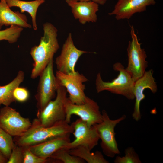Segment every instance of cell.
<instances>
[{
  "instance_id": "7402d4cb",
  "label": "cell",
  "mask_w": 163,
  "mask_h": 163,
  "mask_svg": "<svg viewBox=\"0 0 163 163\" xmlns=\"http://www.w3.org/2000/svg\"><path fill=\"white\" fill-rule=\"evenodd\" d=\"M15 144L12 136L0 127V151L8 159Z\"/></svg>"
},
{
  "instance_id": "603a6c76",
  "label": "cell",
  "mask_w": 163,
  "mask_h": 163,
  "mask_svg": "<svg viewBox=\"0 0 163 163\" xmlns=\"http://www.w3.org/2000/svg\"><path fill=\"white\" fill-rule=\"evenodd\" d=\"M23 27L15 25H11L9 28L0 30V41L7 40L10 43L16 42L19 37Z\"/></svg>"
},
{
  "instance_id": "52a82bcc",
  "label": "cell",
  "mask_w": 163,
  "mask_h": 163,
  "mask_svg": "<svg viewBox=\"0 0 163 163\" xmlns=\"http://www.w3.org/2000/svg\"><path fill=\"white\" fill-rule=\"evenodd\" d=\"M53 60H52L39 76L35 97L37 110L43 109L56 96L59 83L54 75Z\"/></svg>"
},
{
  "instance_id": "4316f807",
  "label": "cell",
  "mask_w": 163,
  "mask_h": 163,
  "mask_svg": "<svg viewBox=\"0 0 163 163\" xmlns=\"http://www.w3.org/2000/svg\"><path fill=\"white\" fill-rule=\"evenodd\" d=\"M13 96L15 101L23 103L26 102L28 99L30 93L26 88L19 86L14 89Z\"/></svg>"
},
{
  "instance_id": "ac0fdd59",
  "label": "cell",
  "mask_w": 163,
  "mask_h": 163,
  "mask_svg": "<svg viewBox=\"0 0 163 163\" xmlns=\"http://www.w3.org/2000/svg\"><path fill=\"white\" fill-rule=\"evenodd\" d=\"M9 8L13 7H18L20 12H28L32 18L33 28L34 30L37 29L36 22L37 11L39 6L45 2V0H35L26 1L20 0H5Z\"/></svg>"
},
{
  "instance_id": "e0dca14e",
  "label": "cell",
  "mask_w": 163,
  "mask_h": 163,
  "mask_svg": "<svg viewBox=\"0 0 163 163\" xmlns=\"http://www.w3.org/2000/svg\"><path fill=\"white\" fill-rule=\"evenodd\" d=\"M25 15L18 11H13L7 5L5 0L0 1V30L2 26L15 25L23 28H31Z\"/></svg>"
},
{
  "instance_id": "83f0119b",
  "label": "cell",
  "mask_w": 163,
  "mask_h": 163,
  "mask_svg": "<svg viewBox=\"0 0 163 163\" xmlns=\"http://www.w3.org/2000/svg\"><path fill=\"white\" fill-rule=\"evenodd\" d=\"M80 1H91L97 4L100 5L104 4L107 0H78Z\"/></svg>"
},
{
  "instance_id": "277c9868",
  "label": "cell",
  "mask_w": 163,
  "mask_h": 163,
  "mask_svg": "<svg viewBox=\"0 0 163 163\" xmlns=\"http://www.w3.org/2000/svg\"><path fill=\"white\" fill-rule=\"evenodd\" d=\"M102 114V121L93 126L101 139L100 145L103 153L109 157L113 158L120 153L115 139V128L118 124L126 119V116L123 115L113 120L110 118L105 110H103Z\"/></svg>"
},
{
  "instance_id": "6da1fadb",
  "label": "cell",
  "mask_w": 163,
  "mask_h": 163,
  "mask_svg": "<svg viewBox=\"0 0 163 163\" xmlns=\"http://www.w3.org/2000/svg\"><path fill=\"white\" fill-rule=\"evenodd\" d=\"M43 26L44 34L39 44L33 47L30 52L34 61L30 75L33 79L40 76L59 48L56 28L49 22L44 23Z\"/></svg>"
},
{
  "instance_id": "8fae6325",
  "label": "cell",
  "mask_w": 163,
  "mask_h": 163,
  "mask_svg": "<svg viewBox=\"0 0 163 163\" xmlns=\"http://www.w3.org/2000/svg\"><path fill=\"white\" fill-rule=\"evenodd\" d=\"M80 50L75 46L72 35L69 33L63 44L60 55L55 60L57 71L66 74H75L76 64L80 56L87 53Z\"/></svg>"
},
{
  "instance_id": "3957f363",
  "label": "cell",
  "mask_w": 163,
  "mask_h": 163,
  "mask_svg": "<svg viewBox=\"0 0 163 163\" xmlns=\"http://www.w3.org/2000/svg\"><path fill=\"white\" fill-rule=\"evenodd\" d=\"M115 71L119 73L116 78L110 82L104 81L98 73L95 80L96 88L97 93L104 91L123 96L129 100L134 99V88L135 82L129 73L120 62H117L113 66Z\"/></svg>"
},
{
  "instance_id": "ba28073f",
  "label": "cell",
  "mask_w": 163,
  "mask_h": 163,
  "mask_svg": "<svg viewBox=\"0 0 163 163\" xmlns=\"http://www.w3.org/2000/svg\"><path fill=\"white\" fill-rule=\"evenodd\" d=\"M65 121L69 123L71 116L75 115L80 117L89 126L99 123L102 121V113L97 103L86 97L85 102L78 105L71 103L67 97L65 104Z\"/></svg>"
},
{
  "instance_id": "44dd1931",
  "label": "cell",
  "mask_w": 163,
  "mask_h": 163,
  "mask_svg": "<svg viewBox=\"0 0 163 163\" xmlns=\"http://www.w3.org/2000/svg\"><path fill=\"white\" fill-rule=\"evenodd\" d=\"M69 149L65 147L61 148L54 153L50 158L64 163H83L85 161L80 158L71 155Z\"/></svg>"
},
{
  "instance_id": "f1b7e54d",
  "label": "cell",
  "mask_w": 163,
  "mask_h": 163,
  "mask_svg": "<svg viewBox=\"0 0 163 163\" xmlns=\"http://www.w3.org/2000/svg\"><path fill=\"white\" fill-rule=\"evenodd\" d=\"M8 160V159L0 151V163H7Z\"/></svg>"
},
{
  "instance_id": "7a4b0ae2",
  "label": "cell",
  "mask_w": 163,
  "mask_h": 163,
  "mask_svg": "<svg viewBox=\"0 0 163 163\" xmlns=\"http://www.w3.org/2000/svg\"><path fill=\"white\" fill-rule=\"evenodd\" d=\"M65 120L47 127L41 126L36 119L30 128L24 134L16 137L14 141L21 147L35 145L53 139L73 133L74 129Z\"/></svg>"
},
{
  "instance_id": "7c38bea8",
  "label": "cell",
  "mask_w": 163,
  "mask_h": 163,
  "mask_svg": "<svg viewBox=\"0 0 163 163\" xmlns=\"http://www.w3.org/2000/svg\"><path fill=\"white\" fill-rule=\"evenodd\" d=\"M74 129L73 133L75 139L65 147L70 149L78 145L87 147L91 150L96 146L99 138L93 126H89L80 118L77 119L71 124Z\"/></svg>"
},
{
  "instance_id": "8992f818",
  "label": "cell",
  "mask_w": 163,
  "mask_h": 163,
  "mask_svg": "<svg viewBox=\"0 0 163 163\" xmlns=\"http://www.w3.org/2000/svg\"><path fill=\"white\" fill-rule=\"evenodd\" d=\"M130 28L131 40L129 41L127 49L128 64L126 69L135 82L144 75L148 62L146 60V52L141 47L133 27Z\"/></svg>"
},
{
  "instance_id": "484cf974",
  "label": "cell",
  "mask_w": 163,
  "mask_h": 163,
  "mask_svg": "<svg viewBox=\"0 0 163 163\" xmlns=\"http://www.w3.org/2000/svg\"><path fill=\"white\" fill-rule=\"evenodd\" d=\"M23 161L22 147L15 144L7 163H23Z\"/></svg>"
},
{
  "instance_id": "d4e9b609",
  "label": "cell",
  "mask_w": 163,
  "mask_h": 163,
  "mask_svg": "<svg viewBox=\"0 0 163 163\" xmlns=\"http://www.w3.org/2000/svg\"><path fill=\"white\" fill-rule=\"evenodd\" d=\"M22 147L23 155V163H44L47 161V159L42 158L34 154L30 150L29 147Z\"/></svg>"
},
{
  "instance_id": "5bb4252c",
  "label": "cell",
  "mask_w": 163,
  "mask_h": 163,
  "mask_svg": "<svg viewBox=\"0 0 163 163\" xmlns=\"http://www.w3.org/2000/svg\"><path fill=\"white\" fill-rule=\"evenodd\" d=\"M155 3V0H118L109 14L114 15L117 20L128 19L134 14L146 11L148 6Z\"/></svg>"
},
{
  "instance_id": "9c48e42d",
  "label": "cell",
  "mask_w": 163,
  "mask_h": 163,
  "mask_svg": "<svg viewBox=\"0 0 163 163\" xmlns=\"http://www.w3.org/2000/svg\"><path fill=\"white\" fill-rule=\"evenodd\" d=\"M28 118L22 117L16 109L5 106L0 110V127L12 136H19L30 128Z\"/></svg>"
},
{
  "instance_id": "2e32d148",
  "label": "cell",
  "mask_w": 163,
  "mask_h": 163,
  "mask_svg": "<svg viewBox=\"0 0 163 163\" xmlns=\"http://www.w3.org/2000/svg\"><path fill=\"white\" fill-rule=\"evenodd\" d=\"M70 142V134H68L29 147L31 151L35 155L47 159L57 150L65 147Z\"/></svg>"
},
{
  "instance_id": "ffe728a7",
  "label": "cell",
  "mask_w": 163,
  "mask_h": 163,
  "mask_svg": "<svg viewBox=\"0 0 163 163\" xmlns=\"http://www.w3.org/2000/svg\"><path fill=\"white\" fill-rule=\"evenodd\" d=\"M87 147L78 145L70 149L69 153L72 155L82 158L88 163H108L109 162L104 158L99 151L91 152Z\"/></svg>"
},
{
  "instance_id": "cb8c5ba5",
  "label": "cell",
  "mask_w": 163,
  "mask_h": 163,
  "mask_svg": "<svg viewBox=\"0 0 163 163\" xmlns=\"http://www.w3.org/2000/svg\"><path fill=\"white\" fill-rule=\"evenodd\" d=\"M123 156H118L114 161L115 163H141V161L139 156L133 147L126 148Z\"/></svg>"
},
{
  "instance_id": "4fadbf2b",
  "label": "cell",
  "mask_w": 163,
  "mask_h": 163,
  "mask_svg": "<svg viewBox=\"0 0 163 163\" xmlns=\"http://www.w3.org/2000/svg\"><path fill=\"white\" fill-rule=\"evenodd\" d=\"M153 73L152 69L146 71L144 75L135 82L134 94L135 102L132 117L136 121H139L141 118L140 105L142 101L145 97L144 91L149 89L154 94L157 92V86L153 76Z\"/></svg>"
},
{
  "instance_id": "d6986e66",
  "label": "cell",
  "mask_w": 163,
  "mask_h": 163,
  "mask_svg": "<svg viewBox=\"0 0 163 163\" xmlns=\"http://www.w3.org/2000/svg\"><path fill=\"white\" fill-rule=\"evenodd\" d=\"M24 77V72L20 70L15 78L10 82L5 85L0 86V105L9 106L15 101L13 96V91L23 82Z\"/></svg>"
},
{
  "instance_id": "5b68a950",
  "label": "cell",
  "mask_w": 163,
  "mask_h": 163,
  "mask_svg": "<svg viewBox=\"0 0 163 163\" xmlns=\"http://www.w3.org/2000/svg\"><path fill=\"white\" fill-rule=\"evenodd\" d=\"M67 92L65 88L59 85L55 99L50 101L42 110H37L36 119L41 126L49 127L65 120Z\"/></svg>"
},
{
  "instance_id": "30bf717a",
  "label": "cell",
  "mask_w": 163,
  "mask_h": 163,
  "mask_svg": "<svg viewBox=\"0 0 163 163\" xmlns=\"http://www.w3.org/2000/svg\"><path fill=\"white\" fill-rule=\"evenodd\" d=\"M56 76L59 85L65 87L69 93L68 98L71 103L78 105L85 103L87 96L83 83L88 80L84 75L78 72L75 74H66L57 71Z\"/></svg>"
},
{
  "instance_id": "9a60e30c",
  "label": "cell",
  "mask_w": 163,
  "mask_h": 163,
  "mask_svg": "<svg viewBox=\"0 0 163 163\" xmlns=\"http://www.w3.org/2000/svg\"><path fill=\"white\" fill-rule=\"evenodd\" d=\"M66 2L71 7L75 18L80 23L84 24L87 22H96L98 4L91 1L66 0Z\"/></svg>"
}]
</instances>
